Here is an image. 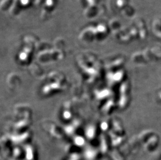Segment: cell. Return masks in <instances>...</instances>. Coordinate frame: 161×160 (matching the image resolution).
Instances as JSON below:
<instances>
[{
  "label": "cell",
  "mask_w": 161,
  "mask_h": 160,
  "mask_svg": "<svg viewBox=\"0 0 161 160\" xmlns=\"http://www.w3.org/2000/svg\"><path fill=\"white\" fill-rule=\"evenodd\" d=\"M15 0H3L1 2V8L2 11L5 12L8 9L11 8L14 4Z\"/></svg>",
  "instance_id": "cell-1"
},
{
  "label": "cell",
  "mask_w": 161,
  "mask_h": 160,
  "mask_svg": "<svg viewBox=\"0 0 161 160\" xmlns=\"http://www.w3.org/2000/svg\"><path fill=\"white\" fill-rule=\"evenodd\" d=\"M31 2V0H19V3H15L18 6L21 8H27L30 5Z\"/></svg>",
  "instance_id": "cell-2"
}]
</instances>
